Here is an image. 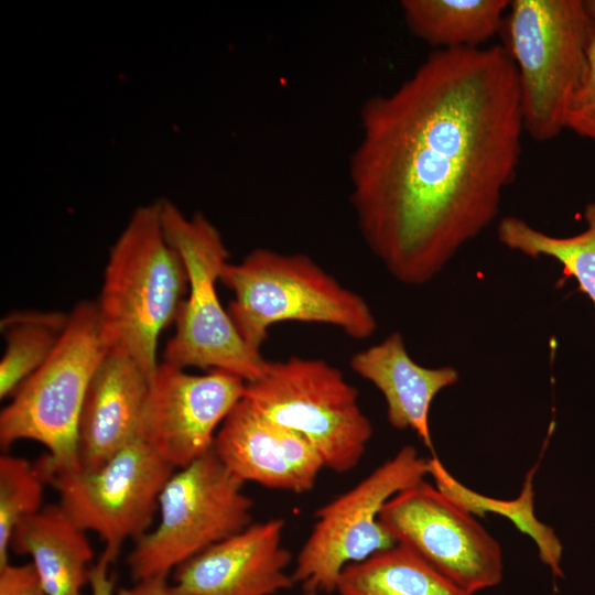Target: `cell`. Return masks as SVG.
Here are the masks:
<instances>
[{"mask_svg":"<svg viewBox=\"0 0 595 595\" xmlns=\"http://www.w3.org/2000/svg\"><path fill=\"white\" fill-rule=\"evenodd\" d=\"M585 230L566 237L545 234L523 219L507 216L497 227L505 247L531 258L549 257L562 266L564 280L574 279L595 309V201L584 209Z\"/></svg>","mask_w":595,"mask_h":595,"instance_id":"obj_21","label":"cell"},{"mask_svg":"<svg viewBox=\"0 0 595 595\" xmlns=\"http://www.w3.org/2000/svg\"><path fill=\"white\" fill-rule=\"evenodd\" d=\"M9 549L31 558L46 595H85L94 551L86 531L60 505L45 506L19 522Z\"/></svg>","mask_w":595,"mask_h":595,"instance_id":"obj_17","label":"cell"},{"mask_svg":"<svg viewBox=\"0 0 595 595\" xmlns=\"http://www.w3.org/2000/svg\"><path fill=\"white\" fill-rule=\"evenodd\" d=\"M46 485L35 464L15 455L0 457V567L9 563L11 534L19 522L39 512Z\"/></svg>","mask_w":595,"mask_h":595,"instance_id":"obj_23","label":"cell"},{"mask_svg":"<svg viewBox=\"0 0 595 595\" xmlns=\"http://www.w3.org/2000/svg\"><path fill=\"white\" fill-rule=\"evenodd\" d=\"M350 203L370 251L398 281L434 279L497 217L523 129L506 46L434 50L360 110Z\"/></svg>","mask_w":595,"mask_h":595,"instance_id":"obj_1","label":"cell"},{"mask_svg":"<svg viewBox=\"0 0 595 595\" xmlns=\"http://www.w3.org/2000/svg\"><path fill=\"white\" fill-rule=\"evenodd\" d=\"M584 3L589 17L595 22V0H584Z\"/></svg>","mask_w":595,"mask_h":595,"instance_id":"obj_28","label":"cell"},{"mask_svg":"<svg viewBox=\"0 0 595 595\" xmlns=\"http://www.w3.org/2000/svg\"><path fill=\"white\" fill-rule=\"evenodd\" d=\"M213 452L241 482L305 494L324 463L301 434L266 416L244 397L217 431Z\"/></svg>","mask_w":595,"mask_h":595,"instance_id":"obj_14","label":"cell"},{"mask_svg":"<svg viewBox=\"0 0 595 595\" xmlns=\"http://www.w3.org/2000/svg\"><path fill=\"white\" fill-rule=\"evenodd\" d=\"M112 562L104 554L99 556L90 569L89 585L91 595H112L115 589V578L109 574V566Z\"/></svg>","mask_w":595,"mask_h":595,"instance_id":"obj_27","label":"cell"},{"mask_svg":"<svg viewBox=\"0 0 595 595\" xmlns=\"http://www.w3.org/2000/svg\"><path fill=\"white\" fill-rule=\"evenodd\" d=\"M245 390L246 381L229 371L192 375L163 361L150 378L140 437L183 468L213 450L217 431Z\"/></svg>","mask_w":595,"mask_h":595,"instance_id":"obj_12","label":"cell"},{"mask_svg":"<svg viewBox=\"0 0 595 595\" xmlns=\"http://www.w3.org/2000/svg\"><path fill=\"white\" fill-rule=\"evenodd\" d=\"M213 450L174 472L159 497V522L134 541V581L169 575L182 563L252 523V499Z\"/></svg>","mask_w":595,"mask_h":595,"instance_id":"obj_8","label":"cell"},{"mask_svg":"<svg viewBox=\"0 0 595 595\" xmlns=\"http://www.w3.org/2000/svg\"><path fill=\"white\" fill-rule=\"evenodd\" d=\"M160 205L165 237L188 277V292L165 346L164 363L181 369H221L246 382L258 379L268 360L244 340L217 295L216 283L229 262L220 232L199 213L187 217L166 199Z\"/></svg>","mask_w":595,"mask_h":595,"instance_id":"obj_5","label":"cell"},{"mask_svg":"<svg viewBox=\"0 0 595 595\" xmlns=\"http://www.w3.org/2000/svg\"><path fill=\"white\" fill-rule=\"evenodd\" d=\"M379 521L396 543L470 594L502 580L498 541L475 516L424 479L391 497L380 510Z\"/></svg>","mask_w":595,"mask_h":595,"instance_id":"obj_11","label":"cell"},{"mask_svg":"<svg viewBox=\"0 0 595 595\" xmlns=\"http://www.w3.org/2000/svg\"><path fill=\"white\" fill-rule=\"evenodd\" d=\"M0 595H46L32 562L0 567Z\"/></svg>","mask_w":595,"mask_h":595,"instance_id":"obj_25","label":"cell"},{"mask_svg":"<svg viewBox=\"0 0 595 595\" xmlns=\"http://www.w3.org/2000/svg\"><path fill=\"white\" fill-rule=\"evenodd\" d=\"M175 469L139 437L98 468L56 474L47 484L71 520L99 536L102 554L113 562L128 539L150 531L160 494Z\"/></svg>","mask_w":595,"mask_h":595,"instance_id":"obj_10","label":"cell"},{"mask_svg":"<svg viewBox=\"0 0 595 595\" xmlns=\"http://www.w3.org/2000/svg\"><path fill=\"white\" fill-rule=\"evenodd\" d=\"M187 292V271L165 237L160 201L136 208L110 248L96 301L110 346L151 377L159 336L175 322Z\"/></svg>","mask_w":595,"mask_h":595,"instance_id":"obj_2","label":"cell"},{"mask_svg":"<svg viewBox=\"0 0 595 595\" xmlns=\"http://www.w3.org/2000/svg\"><path fill=\"white\" fill-rule=\"evenodd\" d=\"M349 364L358 376L381 392L391 426L413 431L432 450L431 404L440 391L458 380V371L451 366L429 368L419 365L409 355L399 332L357 351Z\"/></svg>","mask_w":595,"mask_h":595,"instance_id":"obj_16","label":"cell"},{"mask_svg":"<svg viewBox=\"0 0 595 595\" xmlns=\"http://www.w3.org/2000/svg\"><path fill=\"white\" fill-rule=\"evenodd\" d=\"M425 475L428 459L405 445L354 487L318 508L291 572L294 583L304 592L333 593L347 565L396 544L379 521L380 510L391 497Z\"/></svg>","mask_w":595,"mask_h":595,"instance_id":"obj_9","label":"cell"},{"mask_svg":"<svg viewBox=\"0 0 595 595\" xmlns=\"http://www.w3.org/2000/svg\"><path fill=\"white\" fill-rule=\"evenodd\" d=\"M150 378L122 348H108L90 380L80 413L82 469L98 468L140 437Z\"/></svg>","mask_w":595,"mask_h":595,"instance_id":"obj_15","label":"cell"},{"mask_svg":"<svg viewBox=\"0 0 595 595\" xmlns=\"http://www.w3.org/2000/svg\"><path fill=\"white\" fill-rule=\"evenodd\" d=\"M508 45L518 73L523 129L540 142L564 128L587 64L593 20L583 0H510Z\"/></svg>","mask_w":595,"mask_h":595,"instance_id":"obj_6","label":"cell"},{"mask_svg":"<svg viewBox=\"0 0 595 595\" xmlns=\"http://www.w3.org/2000/svg\"><path fill=\"white\" fill-rule=\"evenodd\" d=\"M219 281L232 292L227 312L235 327L258 351L269 328L286 321L335 326L355 339L377 328L365 299L303 253L255 249L238 263L227 262Z\"/></svg>","mask_w":595,"mask_h":595,"instance_id":"obj_4","label":"cell"},{"mask_svg":"<svg viewBox=\"0 0 595 595\" xmlns=\"http://www.w3.org/2000/svg\"><path fill=\"white\" fill-rule=\"evenodd\" d=\"M428 463L429 475L442 494L473 516L484 517L488 512H493L508 518L521 533L531 538L536 543L540 560L550 567L553 575L563 576L561 569L562 543L554 530L540 521L534 513L532 478L536 466L527 474L519 497L512 500H499L463 485L436 456L429 458Z\"/></svg>","mask_w":595,"mask_h":595,"instance_id":"obj_20","label":"cell"},{"mask_svg":"<svg viewBox=\"0 0 595 595\" xmlns=\"http://www.w3.org/2000/svg\"><path fill=\"white\" fill-rule=\"evenodd\" d=\"M284 526L268 519L215 543L174 570V587L180 595H274L293 587Z\"/></svg>","mask_w":595,"mask_h":595,"instance_id":"obj_13","label":"cell"},{"mask_svg":"<svg viewBox=\"0 0 595 595\" xmlns=\"http://www.w3.org/2000/svg\"><path fill=\"white\" fill-rule=\"evenodd\" d=\"M358 397L338 368L299 356L268 361L263 374L246 382L245 390L257 411L304 436L324 467L339 474L359 464L372 435Z\"/></svg>","mask_w":595,"mask_h":595,"instance_id":"obj_7","label":"cell"},{"mask_svg":"<svg viewBox=\"0 0 595 595\" xmlns=\"http://www.w3.org/2000/svg\"><path fill=\"white\" fill-rule=\"evenodd\" d=\"M69 313L13 311L2 317L0 331L6 348L0 361V398L17 389L50 357L58 344Z\"/></svg>","mask_w":595,"mask_h":595,"instance_id":"obj_22","label":"cell"},{"mask_svg":"<svg viewBox=\"0 0 595 595\" xmlns=\"http://www.w3.org/2000/svg\"><path fill=\"white\" fill-rule=\"evenodd\" d=\"M303 595H317V594H315V593H310V592H304Z\"/></svg>","mask_w":595,"mask_h":595,"instance_id":"obj_29","label":"cell"},{"mask_svg":"<svg viewBox=\"0 0 595 595\" xmlns=\"http://www.w3.org/2000/svg\"><path fill=\"white\" fill-rule=\"evenodd\" d=\"M335 592L339 595H474L399 543L347 565L338 576Z\"/></svg>","mask_w":595,"mask_h":595,"instance_id":"obj_19","label":"cell"},{"mask_svg":"<svg viewBox=\"0 0 595 595\" xmlns=\"http://www.w3.org/2000/svg\"><path fill=\"white\" fill-rule=\"evenodd\" d=\"M510 0H402L409 31L434 50L480 47L504 23Z\"/></svg>","mask_w":595,"mask_h":595,"instance_id":"obj_18","label":"cell"},{"mask_svg":"<svg viewBox=\"0 0 595 595\" xmlns=\"http://www.w3.org/2000/svg\"><path fill=\"white\" fill-rule=\"evenodd\" d=\"M112 595H180L166 575H153L137 580L129 587H120Z\"/></svg>","mask_w":595,"mask_h":595,"instance_id":"obj_26","label":"cell"},{"mask_svg":"<svg viewBox=\"0 0 595 595\" xmlns=\"http://www.w3.org/2000/svg\"><path fill=\"white\" fill-rule=\"evenodd\" d=\"M109 347L96 301L76 303L55 349L1 410V448L20 440L41 443L46 453L35 465L46 484L56 474L80 468V413L90 380Z\"/></svg>","mask_w":595,"mask_h":595,"instance_id":"obj_3","label":"cell"},{"mask_svg":"<svg viewBox=\"0 0 595 595\" xmlns=\"http://www.w3.org/2000/svg\"><path fill=\"white\" fill-rule=\"evenodd\" d=\"M564 128L595 141V22L587 45L584 76L574 90L564 119Z\"/></svg>","mask_w":595,"mask_h":595,"instance_id":"obj_24","label":"cell"}]
</instances>
